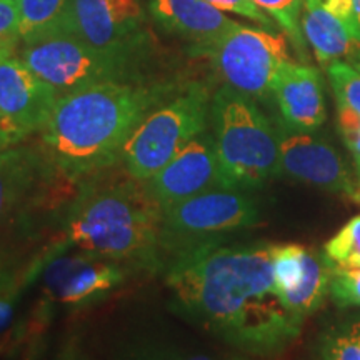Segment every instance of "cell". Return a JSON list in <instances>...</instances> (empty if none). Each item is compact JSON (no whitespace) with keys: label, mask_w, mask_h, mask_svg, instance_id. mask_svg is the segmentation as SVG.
Wrapping results in <instances>:
<instances>
[{"label":"cell","mask_w":360,"mask_h":360,"mask_svg":"<svg viewBox=\"0 0 360 360\" xmlns=\"http://www.w3.org/2000/svg\"><path fill=\"white\" fill-rule=\"evenodd\" d=\"M274 245L217 240L174 257L164 270L172 312L244 354H283L305 321L278 294Z\"/></svg>","instance_id":"obj_1"},{"label":"cell","mask_w":360,"mask_h":360,"mask_svg":"<svg viewBox=\"0 0 360 360\" xmlns=\"http://www.w3.org/2000/svg\"><path fill=\"white\" fill-rule=\"evenodd\" d=\"M175 92L174 84L134 80L60 96L40 130L45 154L74 180L117 167L135 129Z\"/></svg>","instance_id":"obj_2"},{"label":"cell","mask_w":360,"mask_h":360,"mask_svg":"<svg viewBox=\"0 0 360 360\" xmlns=\"http://www.w3.org/2000/svg\"><path fill=\"white\" fill-rule=\"evenodd\" d=\"M122 167V165H120ZM164 209L146 182L115 167L79 180L62 217L58 245L114 260L134 272L164 274Z\"/></svg>","instance_id":"obj_3"},{"label":"cell","mask_w":360,"mask_h":360,"mask_svg":"<svg viewBox=\"0 0 360 360\" xmlns=\"http://www.w3.org/2000/svg\"><path fill=\"white\" fill-rule=\"evenodd\" d=\"M210 122L225 188H254L281 175L277 130L250 97L222 85L210 102Z\"/></svg>","instance_id":"obj_4"},{"label":"cell","mask_w":360,"mask_h":360,"mask_svg":"<svg viewBox=\"0 0 360 360\" xmlns=\"http://www.w3.org/2000/svg\"><path fill=\"white\" fill-rule=\"evenodd\" d=\"M209 89L202 82L182 87L148 114L124 148L120 165L134 179L146 182L169 164L210 120Z\"/></svg>","instance_id":"obj_5"},{"label":"cell","mask_w":360,"mask_h":360,"mask_svg":"<svg viewBox=\"0 0 360 360\" xmlns=\"http://www.w3.org/2000/svg\"><path fill=\"white\" fill-rule=\"evenodd\" d=\"M20 60L58 97L97 84L142 80L139 62L98 51L69 30L20 44Z\"/></svg>","instance_id":"obj_6"},{"label":"cell","mask_w":360,"mask_h":360,"mask_svg":"<svg viewBox=\"0 0 360 360\" xmlns=\"http://www.w3.org/2000/svg\"><path fill=\"white\" fill-rule=\"evenodd\" d=\"M260 222V210L249 193L238 188H212L164 209L162 245L167 265L184 252ZM165 265V267H167Z\"/></svg>","instance_id":"obj_7"},{"label":"cell","mask_w":360,"mask_h":360,"mask_svg":"<svg viewBox=\"0 0 360 360\" xmlns=\"http://www.w3.org/2000/svg\"><path fill=\"white\" fill-rule=\"evenodd\" d=\"M29 274L39 278L45 309L84 310L114 295L135 272L114 260L57 244L30 265Z\"/></svg>","instance_id":"obj_8"},{"label":"cell","mask_w":360,"mask_h":360,"mask_svg":"<svg viewBox=\"0 0 360 360\" xmlns=\"http://www.w3.org/2000/svg\"><path fill=\"white\" fill-rule=\"evenodd\" d=\"M210 57L225 85L250 98L272 96L277 72L292 60L283 35L237 25L202 52Z\"/></svg>","instance_id":"obj_9"},{"label":"cell","mask_w":360,"mask_h":360,"mask_svg":"<svg viewBox=\"0 0 360 360\" xmlns=\"http://www.w3.org/2000/svg\"><path fill=\"white\" fill-rule=\"evenodd\" d=\"M92 47L141 64L148 47L141 0H70L67 27Z\"/></svg>","instance_id":"obj_10"},{"label":"cell","mask_w":360,"mask_h":360,"mask_svg":"<svg viewBox=\"0 0 360 360\" xmlns=\"http://www.w3.org/2000/svg\"><path fill=\"white\" fill-rule=\"evenodd\" d=\"M58 94L27 67L20 57L0 64V127L12 146L40 132Z\"/></svg>","instance_id":"obj_11"},{"label":"cell","mask_w":360,"mask_h":360,"mask_svg":"<svg viewBox=\"0 0 360 360\" xmlns=\"http://www.w3.org/2000/svg\"><path fill=\"white\" fill-rule=\"evenodd\" d=\"M281 150V175L297 182L357 199L354 180L339 152L322 139L294 129L277 130Z\"/></svg>","instance_id":"obj_12"},{"label":"cell","mask_w":360,"mask_h":360,"mask_svg":"<svg viewBox=\"0 0 360 360\" xmlns=\"http://www.w3.org/2000/svg\"><path fill=\"white\" fill-rule=\"evenodd\" d=\"M62 177L67 175L49 159L44 147H8L0 152V225L51 199Z\"/></svg>","instance_id":"obj_13"},{"label":"cell","mask_w":360,"mask_h":360,"mask_svg":"<svg viewBox=\"0 0 360 360\" xmlns=\"http://www.w3.org/2000/svg\"><path fill=\"white\" fill-rule=\"evenodd\" d=\"M146 186L162 209L212 188H225L212 135L205 130L192 139L169 164L146 180Z\"/></svg>","instance_id":"obj_14"},{"label":"cell","mask_w":360,"mask_h":360,"mask_svg":"<svg viewBox=\"0 0 360 360\" xmlns=\"http://www.w3.org/2000/svg\"><path fill=\"white\" fill-rule=\"evenodd\" d=\"M272 264L283 304L305 321L328 295L334 269L323 254L299 244L274 245Z\"/></svg>","instance_id":"obj_15"},{"label":"cell","mask_w":360,"mask_h":360,"mask_svg":"<svg viewBox=\"0 0 360 360\" xmlns=\"http://www.w3.org/2000/svg\"><path fill=\"white\" fill-rule=\"evenodd\" d=\"M272 96L281 110L283 124L299 132H312L326 122V98L322 79L310 65L285 62L272 84Z\"/></svg>","instance_id":"obj_16"},{"label":"cell","mask_w":360,"mask_h":360,"mask_svg":"<svg viewBox=\"0 0 360 360\" xmlns=\"http://www.w3.org/2000/svg\"><path fill=\"white\" fill-rule=\"evenodd\" d=\"M147 8L165 32L192 42L195 53L240 25L205 0H147Z\"/></svg>","instance_id":"obj_17"},{"label":"cell","mask_w":360,"mask_h":360,"mask_svg":"<svg viewBox=\"0 0 360 360\" xmlns=\"http://www.w3.org/2000/svg\"><path fill=\"white\" fill-rule=\"evenodd\" d=\"M107 355L110 360H237L150 328H132L112 337Z\"/></svg>","instance_id":"obj_18"},{"label":"cell","mask_w":360,"mask_h":360,"mask_svg":"<svg viewBox=\"0 0 360 360\" xmlns=\"http://www.w3.org/2000/svg\"><path fill=\"white\" fill-rule=\"evenodd\" d=\"M302 34L323 65L349 57L360 44L350 35L342 22L322 0H304Z\"/></svg>","instance_id":"obj_19"},{"label":"cell","mask_w":360,"mask_h":360,"mask_svg":"<svg viewBox=\"0 0 360 360\" xmlns=\"http://www.w3.org/2000/svg\"><path fill=\"white\" fill-rule=\"evenodd\" d=\"M22 44L65 30L70 0H17Z\"/></svg>","instance_id":"obj_20"},{"label":"cell","mask_w":360,"mask_h":360,"mask_svg":"<svg viewBox=\"0 0 360 360\" xmlns=\"http://www.w3.org/2000/svg\"><path fill=\"white\" fill-rule=\"evenodd\" d=\"M30 282L25 272L24 278L0 290V357L19 350L30 334V323L20 312L22 289Z\"/></svg>","instance_id":"obj_21"},{"label":"cell","mask_w":360,"mask_h":360,"mask_svg":"<svg viewBox=\"0 0 360 360\" xmlns=\"http://www.w3.org/2000/svg\"><path fill=\"white\" fill-rule=\"evenodd\" d=\"M317 360H360V317L327 328L317 340Z\"/></svg>","instance_id":"obj_22"},{"label":"cell","mask_w":360,"mask_h":360,"mask_svg":"<svg viewBox=\"0 0 360 360\" xmlns=\"http://www.w3.org/2000/svg\"><path fill=\"white\" fill-rule=\"evenodd\" d=\"M322 254L332 269H360V214L328 238Z\"/></svg>","instance_id":"obj_23"},{"label":"cell","mask_w":360,"mask_h":360,"mask_svg":"<svg viewBox=\"0 0 360 360\" xmlns=\"http://www.w3.org/2000/svg\"><path fill=\"white\" fill-rule=\"evenodd\" d=\"M262 11L272 17V20L287 34L299 52H304V34H302V13L304 0H254Z\"/></svg>","instance_id":"obj_24"},{"label":"cell","mask_w":360,"mask_h":360,"mask_svg":"<svg viewBox=\"0 0 360 360\" xmlns=\"http://www.w3.org/2000/svg\"><path fill=\"white\" fill-rule=\"evenodd\" d=\"M327 75L334 89L337 105H344L360 115V74L349 62L334 60L327 65Z\"/></svg>","instance_id":"obj_25"},{"label":"cell","mask_w":360,"mask_h":360,"mask_svg":"<svg viewBox=\"0 0 360 360\" xmlns=\"http://www.w3.org/2000/svg\"><path fill=\"white\" fill-rule=\"evenodd\" d=\"M20 44L17 0H0V64L13 57Z\"/></svg>","instance_id":"obj_26"},{"label":"cell","mask_w":360,"mask_h":360,"mask_svg":"<svg viewBox=\"0 0 360 360\" xmlns=\"http://www.w3.org/2000/svg\"><path fill=\"white\" fill-rule=\"evenodd\" d=\"M328 294L340 307H360V269H334Z\"/></svg>","instance_id":"obj_27"},{"label":"cell","mask_w":360,"mask_h":360,"mask_svg":"<svg viewBox=\"0 0 360 360\" xmlns=\"http://www.w3.org/2000/svg\"><path fill=\"white\" fill-rule=\"evenodd\" d=\"M337 127L345 147L354 157L357 174H360V115L344 105H337Z\"/></svg>","instance_id":"obj_28"},{"label":"cell","mask_w":360,"mask_h":360,"mask_svg":"<svg viewBox=\"0 0 360 360\" xmlns=\"http://www.w3.org/2000/svg\"><path fill=\"white\" fill-rule=\"evenodd\" d=\"M205 2H209L210 6L222 12L237 13L245 19L257 22V24L267 27L269 30H272L274 24H276L254 0H205Z\"/></svg>","instance_id":"obj_29"},{"label":"cell","mask_w":360,"mask_h":360,"mask_svg":"<svg viewBox=\"0 0 360 360\" xmlns=\"http://www.w3.org/2000/svg\"><path fill=\"white\" fill-rule=\"evenodd\" d=\"M347 25L349 32L360 44V0H322Z\"/></svg>","instance_id":"obj_30"},{"label":"cell","mask_w":360,"mask_h":360,"mask_svg":"<svg viewBox=\"0 0 360 360\" xmlns=\"http://www.w3.org/2000/svg\"><path fill=\"white\" fill-rule=\"evenodd\" d=\"M25 272L27 269L22 270L17 267V259L7 249L0 245V290L24 278Z\"/></svg>","instance_id":"obj_31"},{"label":"cell","mask_w":360,"mask_h":360,"mask_svg":"<svg viewBox=\"0 0 360 360\" xmlns=\"http://www.w3.org/2000/svg\"><path fill=\"white\" fill-rule=\"evenodd\" d=\"M57 360H98L96 355L85 352L84 349L77 347V345H70L64 352L58 355Z\"/></svg>","instance_id":"obj_32"},{"label":"cell","mask_w":360,"mask_h":360,"mask_svg":"<svg viewBox=\"0 0 360 360\" xmlns=\"http://www.w3.org/2000/svg\"><path fill=\"white\" fill-rule=\"evenodd\" d=\"M347 58H349V64L352 65L354 69L357 70L359 74H360V47L355 49V51H354L352 53H350V56H349Z\"/></svg>","instance_id":"obj_33"},{"label":"cell","mask_w":360,"mask_h":360,"mask_svg":"<svg viewBox=\"0 0 360 360\" xmlns=\"http://www.w3.org/2000/svg\"><path fill=\"white\" fill-rule=\"evenodd\" d=\"M8 147H12V142L8 141L6 132H4L2 127H0V152L6 150V148H8Z\"/></svg>","instance_id":"obj_34"},{"label":"cell","mask_w":360,"mask_h":360,"mask_svg":"<svg viewBox=\"0 0 360 360\" xmlns=\"http://www.w3.org/2000/svg\"><path fill=\"white\" fill-rule=\"evenodd\" d=\"M355 202L360 204V174H357V199H355Z\"/></svg>","instance_id":"obj_35"}]
</instances>
